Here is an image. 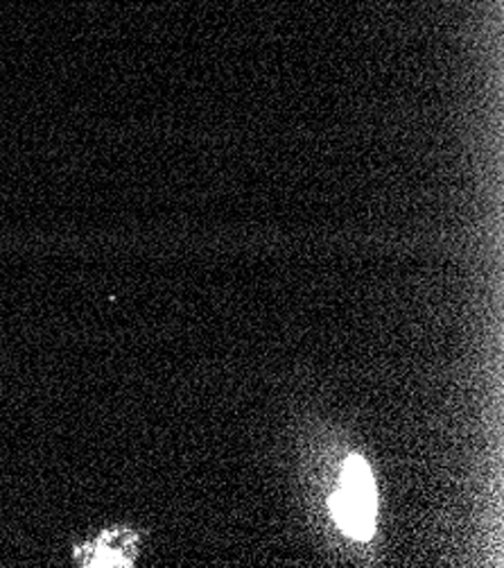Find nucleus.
<instances>
[{"mask_svg":"<svg viewBox=\"0 0 504 568\" xmlns=\"http://www.w3.org/2000/svg\"><path fill=\"white\" fill-rule=\"evenodd\" d=\"M332 517L353 539H369L376 524V487L369 465L360 456H351L344 465L342 483L335 491Z\"/></svg>","mask_w":504,"mask_h":568,"instance_id":"nucleus-1","label":"nucleus"}]
</instances>
